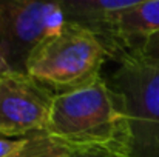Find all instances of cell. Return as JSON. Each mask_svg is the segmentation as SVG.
Returning <instances> with one entry per match:
<instances>
[{"label":"cell","mask_w":159,"mask_h":157,"mask_svg":"<svg viewBox=\"0 0 159 157\" xmlns=\"http://www.w3.org/2000/svg\"><path fill=\"white\" fill-rule=\"evenodd\" d=\"M8 72H11V71H9L6 62H5V59H3V55H2V51H0V76H2V74H8Z\"/></svg>","instance_id":"obj_11"},{"label":"cell","mask_w":159,"mask_h":157,"mask_svg":"<svg viewBox=\"0 0 159 157\" xmlns=\"http://www.w3.org/2000/svg\"><path fill=\"white\" fill-rule=\"evenodd\" d=\"M63 25L59 2L0 0V51L9 71L26 74L31 55Z\"/></svg>","instance_id":"obj_4"},{"label":"cell","mask_w":159,"mask_h":157,"mask_svg":"<svg viewBox=\"0 0 159 157\" xmlns=\"http://www.w3.org/2000/svg\"><path fill=\"white\" fill-rule=\"evenodd\" d=\"M47 136L68 146L74 156L130 157L128 120L107 79L56 96Z\"/></svg>","instance_id":"obj_1"},{"label":"cell","mask_w":159,"mask_h":157,"mask_svg":"<svg viewBox=\"0 0 159 157\" xmlns=\"http://www.w3.org/2000/svg\"><path fill=\"white\" fill-rule=\"evenodd\" d=\"M130 126V157H159V65L130 55L107 79Z\"/></svg>","instance_id":"obj_3"},{"label":"cell","mask_w":159,"mask_h":157,"mask_svg":"<svg viewBox=\"0 0 159 157\" xmlns=\"http://www.w3.org/2000/svg\"><path fill=\"white\" fill-rule=\"evenodd\" d=\"M26 142V137L19 140H9L6 137H0V157H11L16 154Z\"/></svg>","instance_id":"obj_10"},{"label":"cell","mask_w":159,"mask_h":157,"mask_svg":"<svg viewBox=\"0 0 159 157\" xmlns=\"http://www.w3.org/2000/svg\"><path fill=\"white\" fill-rule=\"evenodd\" d=\"M56 94L28 74L0 76V134L31 136L43 133Z\"/></svg>","instance_id":"obj_5"},{"label":"cell","mask_w":159,"mask_h":157,"mask_svg":"<svg viewBox=\"0 0 159 157\" xmlns=\"http://www.w3.org/2000/svg\"><path fill=\"white\" fill-rule=\"evenodd\" d=\"M124 55H130V57H134V59L147 62V63L159 65V31L141 39V40L130 43L124 52Z\"/></svg>","instance_id":"obj_9"},{"label":"cell","mask_w":159,"mask_h":157,"mask_svg":"<svg viewBox=\"0 0 159 157\" xmlns=\"http://www.w3.org/2000/svg\"><path fill=\"white\" fill-rule=\"evenodd\" d=\"M111 51L91 29L65 22L31 55L26 74L56 96L87 86L101 77V68Z\"/></svg>","instance_id":"obj_2"},{"label":"cell","mask_w":159,"mask_h":157,"mask_svg":"<svg viewBox=\"0 0 159 157\" xmlns=\"http://www.w3.org/2000/svg\"><path fill=\"white\" fill-rule=\"evenodd\" d=\"M11 157H76L63 143L54 140L45 133H36L26 137L25 145Z\"/></svg>","instance_id":"obj_8"},{"label":"cell","mask_w":159,"mask_h":157,"mask_svg":"<svg viewBox=\"0 0 159 157\" xmlns=\"http://www.w3.org/2000/svg\"><path fill=\"white\" fill-rule=\"evenodd\" d=\"M139 0H60L65 22L85 26L98 36L116 14L133 8Z\"/></svg>","instance_id":"obj_7"},{"label":"cell","mask_w":159,"mask_h":157,"mask_svg":"<svg viewBox=\"0 0 159 157\" xmlns=\"http://www.w3.org/2000/svg\"><path fill=\"white\" fill-rule=\"evenodd\" d=\"M158 31L159 0H139L133 8L111 17L99 36L119 60L130 43Z\"/></svg>","instance_id":"obj_6"},{"label":"cell","mask_w":159,"mask_h":157,"mask_svg":"<svg viewBox=\"0 0 159 157\" xmlns=\"http://www.w3.org/2000/svg\"><path fill=\"white\" fill-rule=\"evenodd\" d=\"M76 157H102V156H76Z\"/></svg>","instance_id":"obj_12"}]
</instances>
